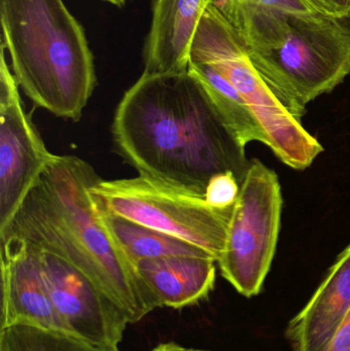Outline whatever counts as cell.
<instances>
[{"label":"cell","instance_id":"cell-20","mask_svg":"<svg viewBox=\"0 0 350 351\" xmlns=\"http://www.w3.org/2000/svg\"><path fill=\"white\" fill-rule=\"evenodd\" d=\"M325 14L338 18L345 14L350 4V0H312Z\"/></svg>","mask_w":350,"mask_h":351},{"label":"cell","instance_id":"cell-21","mask_svg":"<svg viewBox=\"0 0 350 351\" xmlns=\"http://www.w3.org/2000/svg\"><path fill=\"white\" fill-rule=\"evenodd\" d=\"M152 351H189V348L179 346L174 342H168V343H162L156 346Z\"/></svg>","mask_w":350,"mask_h":351},{"label":"cell","instance_id":"cell-9","mask_svg":"<svg viewBox=\"0 0 350 351\" xmlns=\"http://www.w3.org/2000/svg\"><path fill=\"white\" fill-rule=\"evenodd\" d=\"M30 249L53 306L71 335L94 346L118 348L131 324L123 309L65 260Z\"/></svg>","mask_w":350,"mask_h":351},{"label":"cell","instance_id":"cell-4","mask_svg":"<svg viewBox=\"0 0 350 351\" xmlns=\"http://www.w3.org/2000/svg\"><path fill=\"white\" fill-rule=\"evenodd\" d=\"M189 61L211 66L234 86L262 129L266 145L290 168H308L324 150L284 106L236 31L214 4L208 5L201 18Z\"/></svg>","mask_w":350,"mask_h":351},{"label":"cell","instance_id":"cell-2","mask_svg":"<svg viewBox=\"0 0 350 351\" xmlns=\"http://www.w3.org/2000/svg\"><path fill=\"white\" fill-rule=\"evenodd\" d=\"M101 180L86 160L53 154L0 233V243L27 245L62 258L136 324L160 306L99 217L90 191Z\"/></svg>","mask_w":350,"mask_h":351},{"label":"cell","instance_id":"cell-10","mask_svg":"<svg viewBox=\"0 0 350 351\" xmlns=\"http://www.w3.org/2000/svg\"><path fill=\"white\" fill-rule=\"evenodd\" d=\"M0 331L26 325L72 336L53 306L34 252L26 245L0 243Z\"/></svg>","mask_w":350,"mask_h":351},{"label":"cell","instance_id":"cell-1","mask_svg":"<svg viewBox=\"0 0 350 351\" xmlns=\"http://www.w3.org/2000/svg\"><path fill=\"white\" fill-rule=\"evenodd\" d=\"M111 131L117 152L140 175L201 194L222 173L242 183L250 166L245 146L188 70L143 72L123 95Z\"/></svg>","mask_w":350,"mask_h":351},{"label":"cell","instance_id":"cell-23","mask_svg":"<svg viewBox=\"0 0 350 351\" xmlns=\"http://www.w3.org/2000/svg\"><path fill=\"white\" fill-rule=\"evenodd\" d=\"M102 1L108 2V3L117 6V8H123V6H125L127 0H102Z\"/></svg>","mask_w":350,"mask_h":351},{"label":"cell","instance_id":"cell-8","mask_svg":"<svg viewBox=\"0 0 350 351\" xmlns=\"http://www.w3.org/2000/svg\"><path fill=\"white\" fill-rule=\"evenodd\" d=\"M0 61V233L8 228L23 200L53 154L45 147L20 88L5 58L1 43Z\"/></svg>","mask_w":350,"mask_h":351},{"label":"cell","instance_id":"cell-24","mask_svg":"<svg viewBox=\"0 0 350 351\" xmlns=\"http://www.w3.org/2000/svg\"><path fill=\"white\" fill-rule=\"evenodd\" d=\"M189 351H209V350H195V348H189Z\"/></svg>","mask_w":350,"mask_h":351},{"label":"cell","instance_id":"cell-6","mask_svg":"<svg viewBox=\"0 0 350 351\" xmlns=\"http://www.w3.org/2000/svg\"><path fill=\"white\" fill-rule=\"evenodd\" d=\"M97 210L187 241L219 260L234 208H214L205 194L149 176L101 180L92 188Z\"/></svg>","mask_w":350,"mask_h":351},{"label":"cell","instance_id":"cell-13","mask_svg":"<svg viewBox=\"0 0 350 351\" xmlns=\"http://www.w3.org/2000/svg\"><path fill=\"white\" fill-rule=\"evenodd\" d=\"M216 260L201 256H168L135 264L160 307L180 309L209 297L216 282Z\"/></svg>","mask_w":350,"mask_h":351},{"label":"cell","instance_id":"cell-16","mask_svg":"<svg viewBox=\"0 0 350 351\" xmlns=\"http://www.w3.org/2000/svg\"><path fill=\"white\" fill-rule=\"evenodd\" d=\"M213 4L240 38L281 14H325L312 0H214Z\"/></svg>","mask_w":350,"mask_h":351},{"label":"cell","instance_id":"cell-7","mask_svg":"<svg viewBox=\"0 0 350 351\" xmlns=\"http://www.w3.org/2000/svg\"><path fill=\"white\" fill-rule=\"evenodd\" d=\"M279 178L259 160L250 162L217 263L222 276L246 297L258 295L271 269L281 227Z\"/></svg>","mask_w":350,"mask_h":351},{"label":"cell","instance_id":"cell-19","mask_svg":"<svg viewBox=\"0 0 350 351\" xmlns=\"http://www.w3.org/2000/svg\"><path fill=\"white\" fill-rule=\"evenodd\" d=\"M325 351H350V311L341 322Z\"/></svg>","mask_w":350,"mask_h":351},{"label":"cell","instance_id":"cell-17","mask_svg":"<svg viewBox=\"0 0 350 351\" xmlns=\"http://www.w3.org/2000/svg\"><path fill=\"white\" fill-rule=\"evenodd\" d=\"M0 351H121L94 346L67 334L16 325L0 331Z\"/></svg>","mask_w":350,"mask_h":351},{"label":"cell","instance_id":"cell-12","mask_svg":"<svg viewBox=\"0 0 350 351\" xmlns=\"http://www.w3.org/2000/svg\"><path fill=\"white\" fill-rule=\"evenodd\" d=\"M350 311V245L337 258L308 304L290 322L293 351H325Z\"/></svg>","mask_w":350,"mask_h":351},{"label":"cell","instance_id":"cell-22","mask_svg":"<svg viewBox=\"0 0 350 351\" xmlns=\"http://www.w3.org/2000/svg\"><path fill=\"white\" fill-rule=\"evenodd\" d=\"M336 20L342 25L343 28L350 34V4L347 10H345V14L336 18Z\"/></svg>","mask_w":350,"mask_h":351},{"label":"cell","instance_id":"cell-11","mask_svg":"<svg viewBox=\"0 0 350 351\" xmlns=\"http://www.w3.org/2000/svg\"><path fill=\"white\" fill-rule=\"evenodd\" d=\"M213 3L214 0H153L143 49L145 73L187 72L195 33L208 5Z\"/></svg>","mask_w":350,"mask_h":351},{"label":"cell","instance_id":"cell-3","mask_svg":"<svg viewBox=\"0 0 350 351\" xmlns=\"http://www.w3.org/2000/svg\"><path fill=\"white\" fill-rule=\"evenodd\" d=\"M1 43L35 106L78 121L97 84L84 27L63 0H0Z\"/></svg>","mask_w":350,"mask_h":351},{"label":"cell","instance_id":"cell-18","mask_svg":"<svg viewBox=\"0 0 350 351\" xmlns=\"http://www.w3.org/2000/svg\"><path fill=\"white\" fill-rule=\"evenodd\" d=\"M240 184L232 173H222L211 178L205 188V200L214 208L227 210L234 208Z\"/></svg>","mask_w":350,"mask_h":351},{"label":"cell","instance_id":"cell-14","mask_svg":"<svg viewBox=\"0 0 350 351\" xmlns=\"http://www.w3.org/2000/svg\"><path fill=\"white\" fill-rule=\"evenodd\" d=\"M98 214L109 234L134 266L141 260L156 259L168 256L213 258L203 250L172 235L114 215L100 212Z\"/></svg>","mask_w":350,"mask_h":351},{"label":"cell","instance_id":"cell-5","mask_svg":"<svg viewBox=\"0 0 350 351\" xmlns=\"http://www.w3.org/2000/svg\"><path fill=\"white\" fill-rule=\"evenodd\" d=\"M247 51L298 121L350 74V34L327 14H293L279 43Z\"/></svg>","mask_w":350,"mask_h":351},{"label":"cell","instance_id":"cell-15","mask_svg":"<svg viewBox=\"0 0 350 351\" xmlns=\"http://www.w3.org/2000/svg\"><path fill=\"white\" fill-rule=\"evenodd\" d=\"M188 72L203 84L212 102L238 141L246 147L252 141L266 145V138L246 102L234 86L211 66L189 61Z\"/></svg>","mask_w":350,"mask_h":351}]
</instances>
